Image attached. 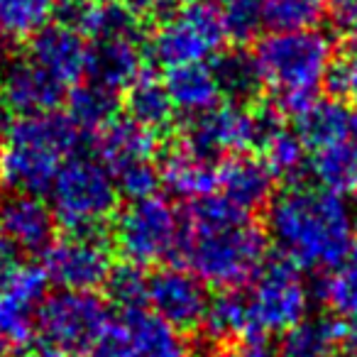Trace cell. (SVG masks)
<instances>
[{"instance_id": "cell-1", "label": "cell", "mask_w": 357, "mask_h": 357, "mask_svg": "<svg viewBox=\"0 0 357 357\" xmlns=\"http://www.w3.org/2000/svg\"><path fill=\"white\" fill-rule=\"evenodd\" d=\"M355 220L342 196L291 184L267 206V238L298 269H331L355 248Z\"/></svg>"}, {"instance_id": "cell-2", "label": "cell", "mask_w": 357, "mask_h": 357, "mask_svg": "<svg viewBox=\"0 0 357 357\" xmlns=\"http://www.w3.org/2000/svg\"><path fill=\"white\" fill-rule=\"evenodd\" d=\"M89 135L61 113L15 118L6 130L0 176L15 194H50L66 159L76 157Z\"/></svg>"}, {"instance_id": "cell-3", "label": "cell", "mask_w": 357, "mask_h": 357, "mask_svg": "<svg viewBox=\"0 0 357 357\" xmlns=\"http://www.w3.org/2000/svg\"><path fill=\"white\" fill-rule=\"evenodd\" d=\"M264 86L274 93V103L284 115H294L318 100V91L326 86L333 66V40L313 30L269 32L255 47Z\"/></svg>"}, {"instance_id": "cell-4", "label": "cell", "mask_w": 357, "mask_h": 357, "mask_svg": "<svg viewBox=\"0 0 357 357\" xmlns=\"http://www.w3.org/2000/svg\"><path fill=\"white\" fill-rule=\"evenodd\" d=\"M267 255V235L248 223L191 225L184 218V240L178 257L186 269L208 287L238 291L250 284Z\"/></svg>"}, {"instance_id": "cell-5", "label": "cell", "mask_w": 357, "mask_h": 357, "mask_svg": "<svg viewBox=\"0 0 357 357\" xmlns=\"http://www.w3.org/2000/svg\"><path fill=\"white\" fill-rule=\"evenodd\" d=\"M52 213L71 235H103V225L118 211L120 191L98 159H66L52 184Z\"/></svg>"}, {"instance_id": "cell-6", "label": "cell", "mask_w": 357, "mask_h": 357, "mask_svg": "<svg viewBox=\"0 0 357 357\" xmlns=\"http://www.w3.org/2000/svg\"><path fill=\"white\" fill-rule=\"evenodd\" d=\"M110 326L108 303L93 291H56L37 308L40 347L56 357H86Z\"/></svg>"}, {"instance_id": "cell-7", "label": "cell", "mask_w": 357, "mask_h": 357, "mask_svg": "<svg viewBox=\"0 0 357 357\" xmlns=\"http://www.w3.org/2000/svg\"><path fill=\"white\" fill-rule=\"evenodd\" d=\"M228 42L220 8L211 0H184L149 40V56L164 69L206 64Z\"/></svg>"}, {"instance_id": "cell-8", "label": "cell", "mask_w": 357, "mask_h": 357, "mask_svg": "<svg viewBox=\"0 0 357 357\" xmlns=\"http://www.w3.org/2000/svg\"><path fill=\"white\" fill-rule=\"evenodd\" d=\"M113 240L125 262L149 267L169 257H178L184 240V218L162 196L130 201L113 225Z\"/></svg>"}, {"instance_id": "cell-9", "label": "cell", "mask_w": 357, "mask_h": 357, "mask_svg": "<svg viewBox=\"0 0 357 357\" xmlns=\"http://www.w3.org/2000/svg\"><path fill=\"white\" fill-rule=\"evenodd\" d=\"M245 301L252 342H262V337L287 333L289 328L301 323L311 298L303 279L298 277V267L284 257H272L264 259L259 272L250 282Z\"/></svg>"}, {"instance_id": "cell-10", "label": "cell", "mask_w": 357, "mask_h": 357, "mask_svg": "<svg viewBox=\"0 0 357 357\" xmlns=\"http://www.w3.org/2000/svg\"><path fill=\"white\" fill-rule=\"evenodd\" d=\"M42 269L59 291H93L103 287L113 262L100 235H66L42 255Z\"/></svg>"}, {"instance_id": "cell-11", "label": "cell", "mask_w": 357, "mask_h": 357, "mask_svg": "<svg viewBox=\"0 0 357 357\" xmlns=\"http://www.w3.org/2000/svg\"><path fill=\"white\" fill-rule=\"evenodd\" d=\"M178 147L206 162L218 164L225 157L255 149L252 110L225 103L189 120Z\"/></svg>"}, {"instance_id": "cell-12", "label": "cell", "mask_w": 357, "mask_h": 357, "mask_svg": "<svg viewBox=\"0 0 357 357\" xmlns=\"http://www.w3.org/2000/svg\"><path fill=\"white\" fill-rule=\"evenodd\" d=\"M208 294L199 277L189 269L164 267L149 277L147 306L174 331H196L204 326L208 311Z\"/></svg>"}, {"instance_id": "cell-13", "label": "cell", "mask_w": 357, "mask_h": 357, "mask_svg": "<svg viewBox=\"0 0 357 357\" xmlns=\"http://www.w3.org/2000/svg\"><path fill=\"white\" fill-rule=\"evenodd\" d=\"M64 96L66 86L32 64L27 56L10 61L0 74V105L17 118L56 113V108L64 103Z\"/></svg>"}, {"instance_id": "cell-14", "label": "cell", "mask_w": 357, "mask_h": 357, "mask_svg": "<svg viewBox=\"0 0 357 357\" xmlns=\"http://www.w3.org/2000/svg\"><path fill=\"white\" fill-rule=\"evenodd\" d=\"M56 218L52 208L30 194H13L0 201V238L22 255H45L54 243Z\"/></svg>"}, {"instance_id": "cell-15", "label": "cell", "mask_w": 357, "mask_h": 357, "mask_svg": "<svg viewBox=\"0 0 357 357\" xmlns=\"http://www.w3.org/2000/svg\"><path fill=\"white\" fill-rule=\"evenodd\" d=\"M27 59L45 69L61 86H76L86 79L89 40L61 22H52L30 40Z\"/></svg>"}, {"instance_id": "cell-16", "label": "cell", "mask_w": 357, "mask_h": 357, "mask_svg": "<svg viewBox=\"0 0 357 357\" xmlns=\"http://www.w3.org/2000/svg\"><path fill=\"white\" fill-rule=\"evenodd\" d=\"M157 152V132L142 128V125H137L130 118H115L96 137L98 162L113 176H118L120 172H128L132 167H139V164L154 162Z\"/></svg>"}, {"instance_id": "cell-17", "label": "cell", "mask_w": 357, "mask_h": 357, "mask_svg": "<svg viewBox=\"0 0 357 357\" xmlns=\"http://www.w3.org/2000/svg\"><path fill=\"white\" fill-rule=\"evenodd\" d=\"M274 174L264 159L233 154L218 162V191L215 194L233 201L245 213L269 206L274 191Z\"/></svg>"}, {"instance_id": "cell-18", "label": "cell", "mask_w": 357, "mask_h": 357, "mask_svg": "<svg viewBox=\"0 0 357 357\" xmlns=\"http://www.w3.org/2000/svg\"><path fill=\"white\" fill-rule=\"evenodd\" d=\"M142 71V37H103L89 42L86 79L93 84L123 91Z\"/></svg>"}, {"instance_id": "cell-19", "label": "cell", "mask_w": 357, "mask_h": 357, "mask_svg": "<svg viewBox=\"0 0 357 357\" xmlns=\"http://www.w3.org/2000/svg\"><path fill=\"white\" fill-rule=\"evenodd\" d=\"M294 132L298 135L303 147L318 152V149H326L357 135V110L350 108L345 100L318 98L303 113L296 115Z\"/></svg>"}, {"instance_id": "cell-20", "label": "cell", "mask_w": 357, "mask_h": 357, "mask_svg": "<svg viewBox=\"0 0 357 357\" xmlns=\"http://www.w3.org/2000/svg\"><path fill=\"white\" fill-rule=\"evenodd\" d=\"M211 69H213L220 96L233 105L245 108L248 103H259L262 91L267 89L257 56L245 47H233V50H223L220 54H215Z\"/></svg>"}, {"instance_id": "cell-21", "label": "cell", "mask_w": 357, "mask_h": 357, "mask_svg": "<svg viewBox=\"0 0 357 357\" xmlns=\"http://www.w3.org/2000/svg\"><path fill=\"white\" fill-rule=\"evenodd\" d=\"M162 81L169 98H172L174 110L186 113L189 118L218 108L220 98H223L211 64L174 66V69H167Z\"/></svg>"}, {"instance_id": "cell-22", "label": "cell", "mask_w": 357, "mask_h": 357, "mask_svg": "<svg viewBox=\"0 0 357 357\" xmlns=\"http://www.w3.org/2000/svg\"><path fill=\"white\" fill-rule=\"evenodd\" d=\"M159 174H162V184L174 196L191 201V204L218 191V164L194 157L178 144L164 154Z\"/></svg>"}, {"instance_id": "cell-23", "label": "cell", "mask_w": 357, "mask_h": 357, "mask_svg": "<svg viewBox=\"0 0 357 357\" xmlns=\"http://www.w3.org/2000/svg\"><path fill=\"white\" fill-rule=\"evenodd\" d=\"M345 342V326L335 318L311 316L303 318L287 333H282L279 355L282 357H337Z\"/></svg>"}, {"instance_id": "cell-24", "label": "cell", "mask_w": 357, "mask_h": 357, "mask_svg": "<svg viewBox=\"0 0 357 357\" xmlns=\"http://www.w3.org/2000/svg\"><path fill=\"white\" fill-rule=\"evenodd\" d=\"M125 110H128L130 120L152 132L167 130L176 113L167 89H164V81L147 69L125 89Z\"/></svg>"}, {"instance_id": "cell-25", "label": "cell", "mask_w": 357, "mask_h": 357, "mask_svg": "<svg viewBox=\"0 0 357 357\" xmlns=\"http://www.w3.org/2000/svg\"><path fill=\"white\" fill-rule=\"evenodd\" d=\"M139 357H189V347L178 331L164 323L152 311H128L120 316Z\"/></svg>"}, {"instance_id": "cell-26", "label": "cell", "mask_w": 357, "mask_h": 357, "mask_svg": "<svg viewBox=\"0 0 357 357\" xmlns=\"http://www.w3.org/2000/svg\"><path fill=\"white\" fill-rule=\"evenodd\" d=\"M66 105H69V113L66 115L86 135H98L105 125H110L118 118L120 96L118 91L105 89V86L86 79L81 84L71 86L69 96H66Z\"/></svg>"}, {"instance_id": "cell-27", "label": "cell", "mask_w": 357, "mask_h": 357, "mask_svg": "<svg viewBox=\"0 0 357 357\" xmlns=\"http://www.w3.org/2000/svg\"><path fill=\"white\" fill-rule=\"evenodd\" d=\"M308 167L323 189L337 196H357V135L313 152Z\"/></svg>"}, {"instance_id": "cell-28", "label": "cell", "mask_w": 357, "mask_h": 357, "mask_svg": "<svg viewBox=\"0 0 357 357\" xmlns=\"http://www.w3.org/2000/svg\"><path fill=\"white\" fill-rule=\"evenodd\" d=\"M204 328L208 333L211 340L215 342H235L245 340L252 342L250 335V316H248V301H245V294L238 291H223L220 296L211 298L208 311L204 318Z\"/></svg>"}, {"instance_id": "cell-29", "label": "cell", "mask_w": 357, "mask_h": 357, "mask_svg": "<svg viewBox=\"0 0 357 357\" xmlns=\"http://www.w3.org/2000/svg\"><path fill=\"white\" fill-rule=\"evenodd\" d=\"M59 0H0V35L8 42H30L52 25Z\"/></svg>"}, {"instance_id": "cell-30", "label": "cell", "mask_w": 357, "mask_h": 357, "mask_svg": "<svg viewBox=\"0 0 357 357\" xmlns=\"http://www.w3.org/2000/svg\"><path fill=\"white\" fill-rule=\"evenodd\" d=\"M316 296L340 316L357 313V245L335 264L326 269L316 284Z\"/></svg>"}, {"instance_id": "cell-31", "label": "cell", "mask_w": 357, "mask_h": 357, "mask_svg": "<svg viewBox=\"0 0 357 357\" xmlns=\"http://www.w3.org/2000/svg\"><path fill=\"white\" fill-rule=\"evenodd\" d=\"M259 6L272 32L313 30L328 15V0H259Z\"/></svg>"}, {"instance_id": "cell-32", "label": "cell", "mask_w": 357, "mask_h": 357, "mask_svg": "<svg viewBox=\"0 0 357 357\" xmlns=\"http://www.w3.org/2000/svg\"><path fill=\"white\" fill-rule=\"evenodd\" d=\"M103 287H105V298H108V303H113V306L120 308L123 313L147 308L149 277L137 264L125 262V264H120V267H113Z\"/></svg>"}, {"instance_id": "cell-33", "label": "cell", "mask_w": 357, "mask_h": 357, "mask_svg": "<svg viewBox=\"0 0 357 357\" xmlns=\"http://www.w3.org/2000/svg\"><path fill=\"white\" fill-rule=\"evenodd\" d=\"M47 284L50 279L42 267L13 262V259L0 262V291L10 294L13 298L27 303V306L40 308V303L45 301Z\"/></svg>"}, {"instance_id": "cell-34", "label": "cell", "mask_w": 357, "mask_h": 357, "mask_svg": "<svg viewBox=\"0 0 357 357\" xmlns=\"http://www.w3.org/2000/svg\"><path fill=\"white\" fill-rule=\"evenodd\" d=\"M32 306L0 291V357L22 350L32 340Z\"/></svg>"}, {"instance_id": "cell-35", "label": "cell", "mask_w": 357, "mask_h": 357, "mask_svg": "<svg viewBox=\"0 0 357 357\" xmlns=\"http://www.w3.org/2000/svg\"><path fill=\"white\" fill-rule=\"evenodd\" d=\"M262 159L272 174L277 178H289V181H296L298 176L306 169V147L298 139L296 132H291L289 128H284L267 147L262 149Z\"/></svg>"}, {"instance_id": "cell-36", "label": "cell", "mask_w": 357, "mask_h": 357, "mask_svg": "<svg viewBox=\"0 0 357 357\" xmlns=\"http://www.w3.org/2000/svg\"><path fill=\"white\" fill-rule=\"evenodd\" d=\"M220 15H223L228 42H235L238 47L252 42L264 27L259 0H225Z\"/></svg>"}, {"instance_id": "cell-37", "label": "cell", "mask_w": 357, "mask_h": 357, "mask_svg": "<svg viewBox=\"0 0 357 357\" xmlns=\"http://www.w3.org/2000/svg\"><path fill=\"white\" fill-rule=\"evenodd\" d=\"M326 86L333 93V98L350 100V103L357 105V50L333 59Z\"/></svg>"}, {"instance_id": "cell-38", "label": "cell", "mask_w": 357, "mask_h": 357, "mask_svg": "<svg viewBox=\"0 0 357 357\" xmlns=\"http://www.w3.org/2000/svg\"><path fill=\"white\" fill-rule=\"evenodd\" d=\"M86 357H139V355L135 350L125 326L120 321H115L110 323L108 331L103 333V337L96 342V347Z\"/></svg>"}, {"instance_id": "cell-39", "label": "cell", "mask_w": 357, "mask_h": 357, "mask_svg": "<svg viewBox=\"0 0 357 357\" xmlns=\"http://www.w3.org/2000/svg\"><path fill=\"white\" fill-rule=\"evenodd\" d=\"M328 17L335 35L357 47V0H328Z\"/></svg>"}, {"instance_id": "cell-40", "label": "cell", "mask_w": 357, "mask_h": 357, "mask_svg": "<svg viewBox=\"0 0 357 357\" xmlns=\"http://www.w3.org/2000/svg\"><path fill=\"white\" fill-rule=\"evenodd\" d=\"M139 22H162L176 10L184 0H120Z\"/></svg>"}, {"instance_id": "cell-41", "label": "cell", "mask_w": 357, "mask_h": 357, "mask_svg": "<svg viewBox=\"0 0 357 357\" xmlns=\"http://www.w3.org/2000/svg\"><path fill=\"white\" fill-rule=\"evenodd\" d=\"M235 357H282V355H279V350H272V347H267L264 342H245V345L235 352Z\"/></svg>"}, {"instance_id": "cell-42", "label": "cell", "mask_w": 357, "mask_h": 357, "mask_svg": "<svg viewBox=\"0 0 357 357\" xmlns=\"http://www.w3.org/2000/svg\"><path fill=\"white\" fill-rule=\"evenodd\" d=\"M345 345H347V352H350V355H357V313L345 326Z\"/></svg>"}, {"instance_id": "cell-43", "label": "cell", "mask_w": 357, "mask_h": 357, "mask_svg": "<svg viewBox=\"0 0 357 357\" xmlns=\"http://www.w3.org/2000/svg\"><path fill=\"white\" fill-rule=\"evenodd\" d=\"M8 64H10V54H8V40L0 35V74L6 71Z\"/></svg>"}, {"instance_id": "cell-44", "label": "cell", "mask_w": 357, "mask_h": 357, "mask_svg": "<svg viewBox=\"0 0 357 357\" xmlns=\"http://www.w3.org/2000/svg\"><path fill=\"white\" fill-rule=\"evenodd\" d=\"M27 357H56V355H52V352L45 350V347H37V350L32 352V355H27Z\"/></svg>"}, {"instance_id": "cell-45", "label": "cell", "mask_w": 357, "mask_h": 357, "mask_svg": "<svg viewBox=\"0 0 357 357\" xmlns=\"http://www.w3.org/2000/svg\"><path fill=\"white\" fill-rule=\"evenodd\" d=\"M206 357H235L233 352H228V350H215V352H208Z\"/></svg>"}, {"instance_id": "cell-46", "label": "cell", "mask_w": 357, "mask_h": 357, "mask_svg": "<svg viewBox=\"0 0 357 357\" xmlns=\"http://www.w3.org/2000/svg\"><path fill=\"white\" fill-rule=\"evenodd\" d=\"M6 259H8V245L0 238V262H6Z\"/></svg>"}, {"instance_id": "cell-47", "label": "cell", "mask_w": 357, "mask_h": 357, "mask_svg": "<svg viewBox=\"0 0 357 357\" xmlns=\"http://www.w3.org/2000/svg\"><path fill=\"white\" fill-rule=\"evenodd\" d=\"M91 3H118V0H91Z\"/></svg>"}, {"instance_id": "cell-48", "label": "cell", "mask_w": 357, "mask_h": 357, "mask_svg": "<svg viewBox=\"0 0 357 357\" xmlns=\"http://www.w3.org/2000/svg\"><path fill=\"white\" fill-rule=\"evenodd\" d=\"M0 157H3V144H0Z\"/></svg>"}, {"instance_id": "cell-49", "label": "cell", "mask_w": 357, "mask_h": 357, "mask_svg": "<svg viewBox=\"0 0 357 357\" xmlns=\"http://www.w3.org/2000/svg\"><path fill=\"white\" fill-rule=\"evenodd\" d=\"M347 357H357V355H347Z\"/></svg>"}, {"instance_id": "cell-50", "label": "cell", "mask_w": 357, "mask_h": 357, "mask_svg": "<svg viewBox=\"0 0 357 357\" xmlns=\"http://www.w3.org/2000/svg\"><path fill=\"white\" fill-rule=\"evenodd\" d=\"M211 3H215V0H211ZM223 3H225V0H223Z\"/></svg>"}, {"instance_id": "cell-51", "label": "cell", "mask_w": 357, "mask_h": 357, "mask_svg": "<svg viewBox=\"0 0 357 357\" xmlns=\"http://www.w3.org/2000/svg\"><path fill=\"white\" fill-rule=\"evenodd\" d=\"M355 228H357V223H355Z\"/></svg>"}]
</instances>
